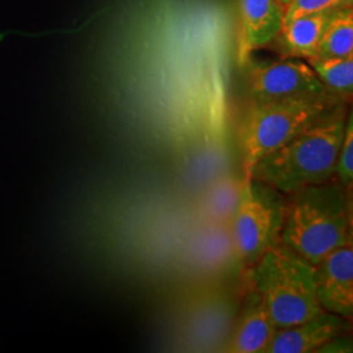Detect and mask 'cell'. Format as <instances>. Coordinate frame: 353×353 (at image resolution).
<instances>
[{
    "label": "cell",
    "instance_id": "e0dca14e",
    "mask_svg": "<svg viewBox=\"0 0 353 353\" xmlns=\"http://www.w3.org/2000/svg\"><path fill=\"white\" fill-rule=\"evenodd\" d=\"M347 7H353V0H343Z\"/></svg>",
    "mask_w": 353,
    "mask_h": 353
},
{
    "label": "cell",
    "instance_id": "5bb4252c",
    "mask_svg": "<svg viewBox=\"0 0 353 353\" xmlns=\"http://www.w3.org/2000/svg\"><path fill=\"white\" fill-rule=\"evenodd\" d=\"M334 181H336L348 194H352L353 186V117L348 113L344 138L338 154Z\"/></svg>",
    "mask_w": 353,
    "mask_h": 353
},
{
    "label": "cell",
    "instance_id": "9a60e30c",
    "mask_svg": "<svg viewBox=\"0 0 353 353\" xmlns=\"http://www.w3.org/2000/svg\"><path fill=\"white\" fill-rule=\"evenodd\" d=\"M345 7L347 6L344 4L343 0H290L285 6L283 24H287L300 16L335 11Z\"/></svg>",
    "mask_w": 353,
    "mask_h": 353
},
{
    "label": "cell",
    "instance_id": "8fae6325",
    "mask_svg": "<svg viewBox=\"0 0 353 353\" xmlns=\"http://www.w3.org/2000/svg\"><path fill=\"white\" fill-rule=\"evenodd\" d=\"M335 11L300 16L283 24L276 37L268 46L278 52L280 58H296L307 61L314 58L322 34Z\"/></svg>",
    "mask_w": 353,
    "mask_h": 353
},
{
    "label": "cell",
    "instance_id": "3957f363",
    "mask_svg": "<svg viewBox=\"0 0 353 353\" xmlns=\"http://www.w3.org/2000/svg\"><path fill=\"white\" fill-rule=\"evenodd\" d=\"M341 103L348 102L331 93L249 102L239 128L243 176L265 154L325 118Z\"/></svg>",
    "mask_w": 353,
    "mask_h": 353
},
{
    "label": "cell",
    "instance_id": "7a4b0ae2",
    "mask_svg": "<svg viewBox=\"0 0 353 353\" xmlns=\"http://www.w3.org/2000/svg\"><path fill=\"white\" fill-rule=\"evenodd\" d=\"M281 242L313 265L352 240V194L336 181L290 194Z\"/></svg>",
    "mask_w": 353,
    "mask_h": 353
},
{
    "label": "cell",
    "instance_id": "52a82bcc",
    "mask_svg": "<svg viewBox=\"0 0 353 353\" xmlns=\"http://www.w3.org/2000/svg\"><path fill=\"white\" fill-rule=\"evenodd\" d=\"M314 267L321 307L350 319L353 314V240L330 252Z\"/></svg>",
    "mask_w": 353,
    "mask_h": 353
},
{
    "label": "cell",
    "instance_id": "30bf717a",
    "mask_svg": "<svg viewBox=\"0 0 353 353\" xmlns=\"http://www.w3.org/2000/svg\"><path fill=\"white\" fill-rule=\"evenodd\" d=\"M278 326L270 314L262 296L252 290L237 322L229 351L234 353H263L272 341Z\"/></svg>",
    "mask_w": 353,
    "mask_h": 353
},
{
    "label": "cell",
    "instance_id": "2e32d148",
    "mask_svg": "<svg viewBox=\"0 0 353 353\" xmlns=\"http://www.w3.org/2000/svg\"><path fill=\"white\" fill-rule=\"evenodd\" d=\"M240 185L234 182H223V185L216 190L214 195H211V210L212 214L217 217H232L234 214L236 205L240 196Z\"/></svg>",
    "mask_w": 353,
    "mask_h": 353
},
{
    "label": "cell",
    "instance_id": "ba28073f",
    "mask_svg": "<svg viewBox=\"0 0 353 353\" xmlns=\"http://www.w3.org/2000/svg\"><path fill=\"white\" fill-rule=\"evenodd\" d=\"M237 61L241 67L252 52L267 48L283 26L285 6L278 0H236Z\"/></svg>",
    "mask_w": 353,
    "mask_h": 353
},
{
    "label": "cell",
    "instance_id": "7c38bea8",
    "mask_svg": "<svg viewBox=\"0 0 353 353\" xmlns=\"http://www.w3.org/2000/svg\"><path fill=\"white\" fill-rule=\"evenodd\" d=\"M306 63L312 67L319 81L328 92L348 102L353 92V55L343 58H310Z\"/></svg>",
    "mask_w": 353,
    "mask_h": 353
},
{
    "label": "cell",
    "instance_id": "6da1fadb",
    "mask_svg": "<svg viewBox=\"0 0 353 353\" xmlns=\"http://www.w3.org/2000/svg\"><path fill=\"white\" fill-rule=\"evenodd\" d=\"M348 119V103L307 127L254 165L252 178L284 195L334 179Z\"/></svg>",
    "mask_w": 353,
    "mask_h": 353
},
{
    "label": "cell",
    "instance_id": "5b68a950",
    "mask_svg": "<svg viewBox=\"0 0 353 353\" xmlns=\"http://www.w3.org/2000/svg\"><path fill=\"white\" fill-rule=\"evenodd\" d=\"M287 201L284 194L252 178H243L232 216L233 243L246 265L281 243Z\"/></svg>",
    "mask_w": 353,
    "mask_h": 353
},
{
    "label": "cell",
    "instance_id": "277c9868",
    "mask_svg": "<svg viewBox=\"0 0 353 353\" xmlns=\"http://www.w3.org/2000/svg\"><path fill=\"white\" fill-rule=\"evenodd\" d=\"M252 283L278 328L323 312L316 299V267L283 242L252 265Z\"/></svg>",
    "mask_w": 353,
    "mask_h": 353
},
{
    "label": "cell",
    "instance_id": "4fadbf2b",
    "mask_svg": "<svg viewBox=\"0 0 353 353\" xmlns=\"http://www.w3.org/2000/svg\"><path fill=\"white\" fill-rule=\"evenodd\" d=\"M351 55H353V7H345L338 10L330 19L316 57L343 58Z\"/></svg>",
    "mask_w": 353,
    "mask_h": 353
},
{
    "label": "cell",
    "instance_id": "8992f818",
    "mask_svg": "<svg viewBox=\"0 0 353 353\" xmlns=\"http://www.w3.org/2000/svg\"><path fill=\"white\" fill-rule=\"evenodd\" d=\"M245 90L249 102L278 101L330 93L312 67L303 59L280 58L274 62L249 63Z\"/></svg>",
    "mask_w": 353,
    "mask_h": 353
},
{
    "label": "cell",
    "instance_id": "9c48e42d",
    "mask_svg": "<svg viewBox=\"0 0 353 353\" xmlns=\"http://www.w3.org/2000/svg\"><path fill=\"white\" fill-rule=\"evenodd\" d=\"M347 321V318L323 310L297 325L278 328L265 353L316 352L345 332Z\"/></svg>",
    "mask_w": 353,
    "mask_h": 353
},
{
    "label": "cell",
    "instance_id": "ac0fdd59",
    "mask_svg": "<svg viewBox=\"0 0 353 353\" xmlns=\"http://www.w3.org/2000/svg\"><path fill=\"white\" fill-rule=\"evenodd\" d=\"M279 3H281L283 6H287L290 3V0H278Z\"/></svg>",
    "mask_w": 353,
    "mask_h": 353
}]
</instances>
